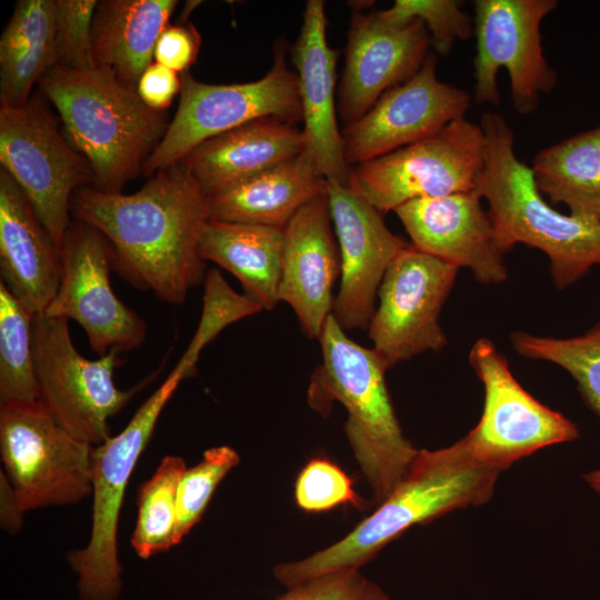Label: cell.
I'll return each mask as SVG.
<instances>
[{"instance_id":"7a4b0ae2","label":"cell","mask_w":600,"mask_h":600,"mask_svg":"<svg viewBox=\"0 0 600 600\" xmlns=\"http://www.w3.org/2000/svg\"><path fill=\"white\" fill-rule=\"evenodd\" d=\"M499 474L461 439L442 449L419 450L392 492L346 537L304 559L277 564L273 576L289 588L333 570L360 569L411 527L488 502Z\"/></svg>"},{"instance_id":"ba28073f","label":"cell","mask_w":600,"mask_h":600,"mask_svg":"<svg viewBox=\"0 0 600 600\" xmlns=\"http://www.w3.org/2000/svg\"><path fill=\"white\" fill-rule=\"evenodd\" d=\"M487 139L459 118L436 134L350 168V187L381 213L421 198L476 191Z\"/></svg>"},{"instance_id":"277c9868","label":"cell","mask_w":600,"mask_h":600,"mask_svg":"<svg viewBox=\"0 0 600 600\" xmlns=\"http://www.w3.org/2000/svg\"><path fill=\"white\" fill-rule=\"evenodd\" d=\"M322 362L311 376L309 406L327 416L332 402L348 412L344 432L381 503L409 470L418 449L404 437L386 383L388 367L373 350L352 341L330 314L319 337Z\"/></svg>"},{"instance_id":"30bf717a","label":"cell","mask_w":600,"mask_h":600,"mask_svg":"<svg viewBox=\"0 0 600 600\" xmlns=\"http://www.w3.org/2000/svg\"><path fill=\"white\" fill-rule=\"evenodd\" d=\"M0 162L19 184L61 254L74 192L92 182L86 158L38 98L0 104Z\"/></svg>"},{"instance_id":"7c38bea8","label":"cell","mask_w":600,"mask_h":600,"mask_svg":"<svg viewBox=\"0 0 600 600\" xmlns=\"http://www.w3.org/2000/svg\"><path fill=\"white\" fill-rule=\"evenodd\" d=\"M469 362L483 384L484 404L479 422L461 440L480 462L501 472L542 448L579 438L574 422L517 381L490 339L474 342Z\"/></svg>"},{"instance_id":"484cf974","label":"cell","mask_w":600,"mask_h":600,"mask_svg":"<svg viewBox=\"0 0 600 600\" xmlns=\"http://www.w3.org/2000/svg\"><path fill=\"white\" fill-rule=\"evenodd\" d=\"M283 229L208 220L203 227L199 253L232 273L243 294L262 310L279 302Z\"/></svg>"},{"instance_id":"f35d334b","label":"cell","mask_w":600,"mask_h":600,"mask_svg":"<svg viewBox=\"0 0 600 600\" xmlns=\"http://www.w3.org/2000/svg\"><path fill=\"white\" fill-rule=\"evenodd\" d=\"M181 77L176 71L152 62L142 73L137 91L150 108L164 111L177 93H180Z\"/></svg>"},{"instance_id":"1f68e13d","label":"cell","mask_w":600,"mask_h":600,"mask_svg":"<svg viewBox=\"0 0 600 600\" xmlns=\"http://www.w3.org/2000/svg\"><path fill=\"white\" fill-rule=\"evenodd\" d=\"M203 284V304L199 324L184 353L173 368L186 378L194 372L202 349L226 327L262 310L247 296L234 291L217 269L207 271Z\"/></svg>"},{"instance_id":"6da1fadb","label":"cell","mask_w":600,"mask_h":600,"mask_svg":"<svg viewBox=\"0 0 600 600\" xmlns=\"http://www.w3.org/2000/svg\"><path fill=\"white\" fill-rule=\"evenodd\" d=\"M70 212L108 239L112 267L134 288L181 304L204 280L199 243L209 220L207 194L181 162L156 172L133 193L80 188Z\"/></svg>"},{"instance_id":"5bb4252c","label":"cell","mask_w":600,"mask_h":600,"mask_svg":"<svg viewBox=\"0 0 600 600\" xmlns=\"http://www.w3.org/2000/svg\"><path fill=\"white\" fill-rule=\"evenodd\" d=\"M458 269L412 243L389 264L368 327L372 349L388 369L447 344L439 316Z\"/></svg>"},{"instance_id":"e0dca14e","label":"cell","mask_w":600,"mask_h":600,"mask_svg":"<svg viewBox=\"0 0 600 600\" xmlns=\"http://www.w3.org/2000/svg\"><path fill=\"white\" fill-rule=\"evenodd\" d=\"M327 197L341 258L331 316L343 330L368 329L386 270L408 243L350 186L327 181Z\"/></svg>"},{"instance_id":"3957f363","label":"cell","mask_w":600,"mask_h":600,"mask_svg":"<svg viewBox=\"0 0 600 600\" xmlns=\"http://www.w3.org/2000/svg\"><path fill=\"white\" fill-rule=\"evenodd\" d=\"M57 109L70 143L86 158L93 188L121 192L162 139L164 111L147 106L137 88L93 68L51 67L38 82Z\"/></svg>"},{"instance_id":"4316f807","label":"cell","mask_w":600,"mask_h":600,"mask_svg":"<svg viewBox=\"0 0 600 600\" xmlns=\"http://www.w3.org/2000/svg\"><path fill=\"white\" fill-rule=\"evenodd\" d=\"M56 0H19L0 38V104L28 102L56 66Z\"/></svg>"},{"instance_id":"83f0119b","label":"cell","mask_w":600,"mask_h":600,"mask_svg":"<svg viewBox=\"0 0 600 600\" xmlns=\"http://www.w3.org/2000/svg\"><path fill=\"white\" fill-rule=\"evenodd\" d=\"M539 191L570 214L600 221V126L541 149L531 167Z\"/></svg>"},{"instance_id":"f546056e","label":"cell","mask_w":600,"mask_h":600,"mask_svg":"<svg viewBox=\"0 0 600 600\" xmlns=\"http://www.w3.org/2000/svg\"><path fill=\"white\" fill-rule=\"evenodd\" d=\"M186 469L182 458L167 456L152 477L139 488L138 517L131 544L142 559L177 544V492Z\"/></svg>"},{"instance_id":"52a82bcc","label":"cell","mask_w":600,"mask_h":600,"mask_svg":"<svg viewBox=\"0 0 600 600\" xmlns=\"http://www.w3.org/2000/svg\"><path fill=\"white\" fill-rule=\"evenodd\" d=\"M183 379L172 369L119 434L93 447L90 539L84 548L68 553V562L78 576L79 600H117L121 593L117 532L124 491L160 413Z\"/></svg>"},{"instance_id":"d6a6232c","label":"cell","mask_w":600,"mask_h":600,"mask_svg":"<svg viewBox=\"0 0 600 600\" xmlns=\"http://www.w3.org/2000/svg\"><path fill=\"white\" fill-rule=\"evenodd\" d=\"M458 0H396L387 10L376 11L378 18L391 27L421 20L438 54L447 56L458 40L474 33L470 16L461 10Z\"/></svg>"},{"instance_id":"cb8c5ba5","label":"cell","mask_w":600,"mask_h":600,"mask_svg":"<svg viewBox=\"0 0 600 600\" xmlns=\"http://www.w3.org/2000/svg\"><path fill=\"white\" fill-rule=\"evenodd\" d=\"M327 193V181L310 152L207 196L208 218L283 229L310 201Z\"/></svg>"},{"instance_id":"74e56055","label":"cell","mask_w":600,"mask_h":600,"mask_svg":"<svg viewBox=\"0 0 600 600\" xmlns=\"http://www.w3.org/2000/svg\"><path fill=\"white\" fill-rule=\"evenodd\" d=\"M201 36L191 22L168 24L160 33L153 59L177 73H184L196 62Z\"/></svg>"},{"instance_id":"d6986e66","label":"cell","mask_w":600,"mask_h":600,"mask_svg":"<svg viewBox=\"0 0 600 600\" xmlns=\"http://www.w3.org/2000/svg\"><path fill=\"white\" fill-rule=\"evenodd\" d=\"M411 243L452 266L471 269L477 281L508 278L489 213L477 191L411 200L394 210Z\"/></svg>"},{"instance_id":"603a6c76","label":"cell","mask_w":600,"mask_h":600,"mask_svg":"<svg viewBox=\"0 0 600 600\" xmlns=\"http://www.w3.org/2000/svg\"><path fill=\"white\" fill-rule=\"evenodd\" d=\"M302 129L277 118H261L216 136L180 162L207 196L301 154Z\"/></svg>"},{"instance_id":"8fae6325","label":"cell","mask_w":600,"mask_h":600,"mask_svg":"<svg viewBox=\"0 0 600 600\" xmlns=\"http://www.w3.org/2000/svg\"><path fill=\"white\" fill-rule=\"evenodd\" d=\"M33 343L39 401L74 438L92 447L106 442L108 419L148 380L130 390L118 389L113 372L121 361L119 352L112 350L98 360L82 357L62 318L34 314Z\"/></svg>"},{"instance_id":"9a60e30c","label":"cell","mask_w":600,"mask_h":600,"mask_svg":"<svg viewBox=\"0 0 600 600\" xmlns=\"http://www.w3.org/2000/svg\"><path fill=\"white\" fill-rule=\"evenodd\" d=\"M111 268L108 239L88 223L71 222L61 250L59 287L43 312L77 321L100 357L134 350L147 337V322L113 292Z\"/></svg>"},{"instance_id":"8992f818","label":"cell","mask_w":600,"mask_h":600,"mask_svg":"<svg viewBox=\"0 0 600 600\" xmlns=\"http://www.w3.org/2000/svg\"><path fill=\"white\" fill-rule=\"evenodd\" d=\"M287 49L283 38L277 40L270 70L251 82L210 84L182 73L178 109L146 159L143 173L151 177L180 162L200 143L257 119L302 121L298 77L287 64Z\"/></svg>"},{"instance_id":"5b68a950","label":"cell","mask_w":600,"mask_h":600,"mask_svg":"<svg viewBox=\"0 0 600 600\" xmlns=\"http://www.w3.org/2000/svg\"><path fill=\"white\" fill-rule=\"evenodd\" d=\"M480 126L487 159L476 191L488 200L498 248L504 254L523 243L543 251L557 288H567L600 264V221L562 214L542 198L503 116L484 112Z\"/></svg>"},{"instance_id":"e575fe53","label":"cell","mask_w":600,"mask_h":600,"mask_svg":"<svg viewBox=\"0 0 600 600\" xmlns=\"http://www.w3.org/2000/svg\"><path fill=\"white\" fill-rule=\"evenodd\" d=\"M294 500L303 511L321 512L341 504L360 510L368 508L353 489L351 478L328 458L316 457L300 470L294 484Z\"/></svg>"},{"instance_id":"d4e9b609","label":"cell","mask_w":600,"mask_h":600,"mask_svg":"<svg viewBox=\"0 0 600 600\" xmlns=\"http://www.w3.org/2000/svg\"><path fill=\"white\" fill-rule=\"evenodd\" d=\"M177 6V0L98 1L91 30L94 67L137 88Z\"/></svg>"},{"instance_id":"2e32d148","label":"cell","mask_w":600,"mask_h":600,"mask_svg":"<svg viewBox=\"0 0 600 600\" xmlns=\"http://www.w3.org/2000/svg\"><path fill=\"white\" fill-rule=\"evenodd\" d=\"M437 56L429 53L420 70L391 88L357 121L341 131L343 154L352 168L439 132L464 117L471 106L466 90L441 82Z\"/></svg>"},{"instance_id":"60d3db41","label":"cell","mask_w":600,"mask_h":600,"mask_svg":"<svg viewBox=\"0 0 600 600\" xmlns=\"http://www.w3.org/2000/svg\"><path fill=\"white\" fill-rule=\"evenodd\" d=\"M586 483L600 496V469L590 471L583 476Z\"/></svg>"},{"instance_id":"836d02e7","label":"cell","mask_w":600,"mask_h":600,"mask_svg":"<svg viewBox=\"0 0 600 600\" xmlns=\"http://www.w3.org/2000/svg\"><path fill=\"white\" fill-rule=\"evenodd\" d=\"M239 462L234 449L220 446L206 450L196 466L186 469L177 492V544L201 520L216 488Z\"/></svg>"},{"instance_id":"44dd1931","label":"cell","mask_w":600,"mask_h":600,"mask_svg":"<svg viewBox=\"0 0 600 600\" xmlns=\"http://www.w3.org/2000/svg\"><path fill=\"white\" fill-rule=\"evenodd\" d=\"M289 52L298 77L306 150L327 181L350 186L334 101L339 51L327 41L322 0L306 3L300 32Z\"/></svg>"},{"instance_id":"9c48e42d","label":"cell","mask_w":600,"mask_h":600,"mask_svg":"<svg viewBox=\"0 0 600 600\" xmlns=\"http://www.w3.org/2000/svg\"><path fill=\"white\" fill-rule=\"evenodd\" d=\"M92 450L36 402L0 403V454L22 510L80 502L92 493Z\"/></svg>"},{"instance_id":"4fadbf2b","label":"cell","mask_w":600,"mask_h":600,"mask_svg":"<svg viewBox=\"0 0 600 600\" xmlns=\"http://www.w3.org/2000/svg\"><path fill=\"white\" fill-rule=\"evenodd\" d=\"M558 7L557 0H476V103H500L498 72L506 68L511 100L521 116L533 113L540 96L557 84L541 44L542 20Z\"/></svg>"},{"instance_id":"f1b7e54d","label":"cell","mask_w":600,"mask_h":600,"mask_svg":"<svg viewBox=\"0 0 600 600\" xmlns=\"http://www.w3.org/2000/svg\"><path fill=\"white\" fill-rule=\"evenodd\" d=\"M33 319L0 281V403L39 401Z\"/></svg>"},{"instance_id":"ab89813d","label":"cell","mask_w":600,"mask_h":600,"mask_svg":"<svg viewBox=\"0 0 600 600\" xmlns=\"http://www.w3.org/2000/svg\"><path fill=\"white\" fill-rule=\"evenodd\" d=\"M23 513L16 492L2 470L0 472V523L2 529L11 534L17 533L23 524Z\"/></svg>"},{"instance_id":"ac0fdd59","label":"cell","mask_w":600,"mask_h":600,"mask_svg":"<svg viewBox=\"0 0 600 600\" xmlns=\"http://www.w3.org/2000/svg\"><path fill=\"white\" fill-rule=\"evenodd\" d=\"M430 44L421 20L391 27L376 12L354 11L338 89V112L344 124L357 121L384 92L411 79L422 67Z\"/></svg>"},{"instance_id":"ffe728a7","label":"cell","mask_w":600,"mask_h":600,"mask_svg":"<svg viewBox=\"0 0 600 600\" xmlns=\"http://www.w3.org/2000/svg\"><path fill=\"white\" fill-rule=\"evenodd\" d=\"M327 193L302 207L283 228L279 301L294 311L310 339H319L332 312L333 284L341 274Z\"/></svg>"},{"instance_id":"8d00e7d4","label":"cell","mask_w":600,"mask_h":600,"mask_svg":"<svg viewBox=\"0 0 600 600\" xmlns=\"http://www.w3.org/2000/svg\"><path fill=\"white\" fill-rule=\"evenodd\" d=\"M277 600H391L360 569L343 568L300 581Z\"/></svg>"},{"instance_id":"d590c367","label":"cell","mask_w":600,"mask_h":600,"mask_svg":"<svg viewBox=\"0 0 600 600\" xmlns=\"http://www.w3.org/2000/svg\"><path fill=\"white\" fill-rule=\"evenodd\" d=\"M96 0H56V66L93 69L91 30Z\"/></svg>"},{"instance_id":"7402d4cb","label":"cell","mask_w":600,"mask_h":600,"mask_svg":"<svg viewBox=\"0 0 600 600\" xmlns=\"http://www.w3.org/2000/svg\"><path fill=\"white\" fill-rule=\"evenodd\" d=\"M1 282L33 314L43 313L54 298L61 276V254L29 199L0 169Z\"/></svg>"},{"instance_id":"4dcf8cb0","label":"cell","mask_w":600,"mask_h":600,"mask_svg":"<svg viewBox=\"0 0 600 600\" xmlns=\"http://www.w3.org/2000/svg\"><path fill=\"white\" fill-rule=\"evenodd\" d=\"M511 342L520 356L549 361L568 371L587 406L600 417V321L586 333L572 338L517 331L511 334Z\"/></svg>"}]
</instances>
